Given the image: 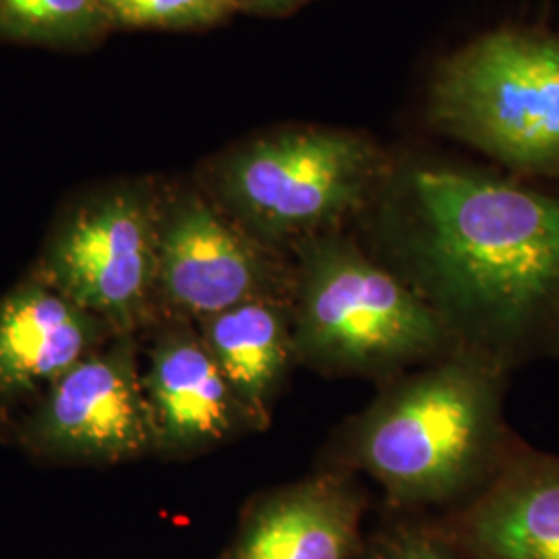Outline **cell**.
I'll return each mask as SVG.
<instances>
[{"label":"cell","instance_id":"cell-1","mask_svg":"<svg viewBox=\"0 0 559 559\" xmlns=\"http://www.w3.org/2000/svg\"><path fill=\"white\" fill-rule=\"evenodd\" d=\"M419 218L406 282L456 348L506 359L559 336V200L459 170L411 179Z\"/></svg>","mask_w":559,"mask_h":559},{"label":"cell","instance_id":"cell-2","mask_svg":"<svg viewBox=\"0 0 559 559\" xmlns=\"http://www.w3.org/2000/svg\"><path fill=\"white\" fill-rule=\"evenodd\" d=\"M503 367L452 348L431 369L392 385L355 429L357 464L394 500L456 496L500 450Z\"/></svg>","mask_w":559,"mask_h":559},{"label":"cell","instance_id":"cell-3","mask_svg":"<svg viewBox=\"0 0 559 559\" xmlns=\"http://www.w3.org/2000/svg\"><path fill=\"white\" fill-rule=\"evenodd\" d=\"M293 328L297 362L323 373L385 376L456 348L404 280L334 237L300 249Z\"/></svg>","mask_w":559,"mask_h":559},{"label":"cell","instance_id":"cell-4","mask_svg":"<svg viewBox=\"0 0 559 559\" xmlns=\"http://www.w3.org/2000/svg\"><path fill=\"white\" fill-rule=\"evenodd\" d=\"M433 117L460 140L535 175H559V41L503 32L452 60Z\"/></svg>","mask_w":559,"mask_h":559},{"label":"cell","instance_id":"cell-5","mask_svg":"<svg viewBox=\"0 0 559 559\" xmlns=\"http://www.w3.org/2000/svg\"><path fill=\"white\" fill-rule=\"evenodd\" d=\"M160 205L140 187L83 201L60 222L34 274L119 336L154 328L160 321Z\"/></svg>","mask_w":559,"mask_h":559},{"label":"cell","instance_id":"cell-6","mask_svg":"<svg viewBox=\"0 0 559 559\" xmlns=\"http://www.w3.org/2000/svg\"><path fill=\"white\" fill-rule=\"evenodd\" d=\"M376 180L373 152L342 133L300 131L258 141L222 168L240 226L267 240L316 239L355 212Z\"/></svg>","mask_w":559,"mask_h":559},{"label":"cell","instance_id":"cell-7","mask_svg":"<svg viewBox=\"0 0 559 559\" xmlns=\"http://www.w3.org/2000/svg\"><path fill=\"white\" fill-rule=\"evenodd\" d=\"M295 270L198 193L160 205V321H200L249 300H293Z\"/></svg>","mask_w":559,"mask_h":559},{"label":"cell","instance_id":"cell-8","mask_svg":"<svg viewBox=\"0 0 559 559\" xmlns=\"http://www.w3.org/2000/svg\"><path fill=\"white\" fill-rule=\"evenodd\" d=\"M38 456L122 462L156 452L138 336H115L52 383L21 429Z\"/></svg>","mask_w":559,"mask_h":559},{"label":"cell","instance_id":"cell-9","mask_svg":"<svg viewBox=\"0 0 559 559\" xmlns=\"http://www.w3.org/2000/svg\"><path fill=\"white\" fill-rule=\"evenodd\" d=\"M143 388L156 429V452L185 456L251 429L198 328L164 320L154 328Z\"/></svg>","mask_w":559,"mask_h":559},{"label":"cell","instance_id":"cell-10","mask_svg":"<svg viewBox=\"0 0 559 559\" xmlns=\"http://www.w3.org/2000/svg\"><path fill=\"white\" fill-rule=\"evenodd\" d=\"M119 336L38 274L0 297V400L46 392Z\"/></svg>","mask_w":559,"mask_h":559},{"label":"cell","instance_id":"cell-11","mask_svg":"<svg viewBox=\"0 0 559 559\" xmlns=\"http://www.w3.org/2000/svg\"><path fill=\"white\" fill-rule=\"evenodd\" d=\"M359 520L350 483L334 475L300 480L253 508L233 559H348Z\"/></svg>","mask_w":559,"mask_h":559},{"label":"cell","instance_id":"cell-12","mask_svg":"<svg viewBox=\"0 0 559 559\" xmlns=\"http://www.w3.org/2000/svg\"><path fill=\"white\" fill-rule=\"evenodd\" d=\"M201 338L251 429H265L295 355L293 300L261 299L200 321Z\"/></svg>","mask_w":559,"mask_h":559},{"label":"cell","instance_id":"cell-13","mask_svg":"<svg viewBox=\"0 0 559 559\" xmlns=\"http://www.w3.org/2000/svg\"><path fill=\"white\" fill-rule=\"evenodd\" d=\"M479 559H559V460L512 462L466 519Z\"/></svg>","mask_w":559,"mask_h":559},{"label":"cell","instance_id":"cell-14","mask_svg":"<svg viewBox=\"0 0 559 559\" xmlns=\"http://www.w3.org/2000/svg\"><path fill=\"white\" fill-rule=\"evenodd\" d=\"M102 20L100 0H0V29L27 40H81Z\"/></svg>","mask_w":559,"mask_h":559},{"label":"cell","instance_id":"cell-15","mask_svg":"<svg viewBox=\"0 0 559 559\" xmlns=\"http://www.w3.org/2000/svg\"><path fill=\"white\" fill-rule=\"evenodd\" d=\"M106 20L129 27H195L230 15L239 0H100Z\"/></svg>","mask_w":559,"mask_h":559},{"label":"cell","instance_id":"cell-16","mask_svg":"<svg viewBox=\"0 0 559 559\" xmlns=\"http://www.w3.org/2000/svg\"><path fill=\"white\" fill-rule=\"evenodd\" d=\"M380 559H454L445 549H441L438 543L425 539V537H402L392 543Z\"/></svg>","mask_w":559,"mask_h":559},{"label":"cell","instance_id":"cell-17","mask_svg":"<svg viewBox=\"0 0 559 559\" xmlns=\"http://www.w3.org/2000/svg\"><path fill=\"white\" fill-rule=\"evenodd\" d=\"M253 2H260V4H276V2H286V0H253Z\"/></svg>","mask_w":559,"mask_h":559}]
</instances>
